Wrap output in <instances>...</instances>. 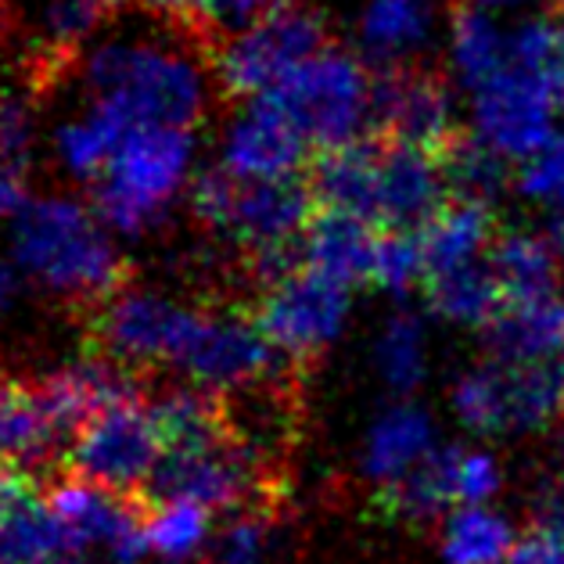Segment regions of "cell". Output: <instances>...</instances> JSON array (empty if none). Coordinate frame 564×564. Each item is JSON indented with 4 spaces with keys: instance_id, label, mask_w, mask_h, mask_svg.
Here are the masks:
<instances>
[{
    "instance_id": "6da1fadb",
    "label": "cell",
    "mask_w": 564,
    "mask_h": 564,
    "mask_svg": "<svg viewBox=\"0 0 564 564\" xmlns=\"http://www.w3.org/2000/svg\"><path fill=\"white\" fill-rule=\"evenodd\" d=\"M79 101L127 133L137 127L195 130L213 98V65L181 36L108 33L76 58Z\"/></svg>"
},
{
    "instance_id": "7a4b0ae2",
    "label": "cell",
    "mask_w": 564,
    "mask_h": 564,
    "mask_svg": "<svg viewBox=\"0 0 564 564\" xmlns=\"http://www.w3.org/2000/svg\"><path fill=\"white\" fill-rule=\"evenodd\" d=\"M8 256L25 288L65 306H101L122 281V238L98 205L65 191L25 198L8 224Z\"/></svg>"
},
{
    "instance_id": "3957f363",
    "label": "cell",
    "mask_w": 564,
    "mask_h": 564,
    "mask_svg": "<svg viewBox=\"0 0 564 564\" xmlns=\"http://www.w3.org/2000/svg\"><path fill=\"white\" fill-rule=\"evenodd\" d=\"M471 141L507 166H525L564 122V47L554 22L511 25V51L471 94Z\"/></svg>"
},
{
    "instance_id": "277c9868",
    "label": "cell",
    "mask_w": 564,
    "mask_h": 564,
    "mask_svg": "<svg viewBox=\"0 0 564 564\" xmlns=\"http://www.w3.org/2000/svg\"><path fill=\"white\" fill-rule=\"evenodd\" d=\"M162 460L151 478L159 497L191 500L209 511H234L263 486V453L219 414L216 395L202 389H173L159 399Z\"/></svg>"
},
{
    "instance_id": "5b68a950",
    "label": "cell",
    "mask_w": 564,
    "mask_h": 564,
    "mask_svg": "<svg viewBox=\"0 0 564 564\" xmlns=\"http://www.w3.org/2000/svg\"><path fill=\"white\" fill-rule=\"evenodd\" d=\"M453 191L449 162L406 141H360L324 155L316 195L324 209H341L378 230H421Z\"/></svg>"
},
{
    "instance_id": "8992f818",
    "label": "cell",
    "mask_w": 564,
    "mask_h": 564,
    "mask_svg": "<svg viewBox=\"0 0 564 564\" xmlns=\"http://www.w3.org/2000/svg\"><path fill=\"white\" fill-rule=\"evenodd\" d=\"M198 137L184 127H137L119 137L94 205L119 238H148L181 209L198 184Z\"/></svg>"
},
{
    "instance_id": "52a82bcc",
    "label": "cell",
    "mask_w": 564,
    "mask_h": 564,
    "mask_svg": "<svg viewBox=\"0 0 564 564\" xmlns=\"http://www.w3.org/2000/svg\"><path fill=\"white\" fill-rule=\"evenodd\" d=\"M198 224L230 249L281 270L313 224V198L299 181H234L227 173H202L191 191Z\"/></svg>"
},
{
    "instance_id": "ba28073f",
    "label": "cell",
    "mask_w": 564,
    "mask_h": 564,
    "mask_svg": "<svg viewBox=\"0 0 564 564\" xmlns=\"http://www.w3.org/2000/svg\"><path fill=\"white\" fill-rule=\"evenodd\" d=\"M378 84L364 58L349 51L324 47L321 54L295 68L281 90L270 98L278 101L310 148L324 155L360 144L370 127H378Z\"/></svg>"
},
{
    "instance_id": "9c48e42d",
    "label": "cell",
    "mask_w": 564,
    "mask_h": 564,
    "mask_svg": "<svg viewBox=\"0 0 564 564\" xmlns=\"http://www.w3.org/2000/svg\"><path fill=\"white\" fill-rule=\"evenodd\" d=\"M453 414L478 435H535L564 417V360L486 356L453 384Z\"/></svg>"
},
{
    "instance_id": "30bf717a",
    "label": "cell",
    "mask_w": 564,
    "mask_h": 564,
    "mask_svg": "<svg viewBox=\"0 0 564 564\" xmlns=\"http://www.w3.org/2000/svg\"><path fill=\"white\" fill-rule=\"evenodd\" d=\"M278 360L281 356L270 346L256 316L195 306L176 338L166 370H173L191 389L219 399L259 392L273 378Z\"/></svg>"
},
{
    "instance_id": "8fae6325",
    "label": "cell",
    "mask_w": 564,
    "mask_h": 564,
    "mask_svg": "<svg viewBox=\"0 0 564 564\" xmlns=\"http://www.w3.org/2000/svg\"><path fill=\"white\" fill-rule=\"evenodd\" d=\"M324 51V25L306 8L284 4L241 30L224 33L213 54L216 84L241 101L270 98L288 84L295 68Z\"/></svg>"
},
{
    "instance_id": "7c38bea8",
    "label": "cell",
    "mask_w": 564,
    "mask_h": 564,
    "mask_svg": "<svg viewBox=\"0 0 564 564\" xmlns=\"http://www.w3.org/2000/svg\"><path fill=\"white\" fill-rule=\"evenodd\" d=\"M352 288L306 263L273 270L256 321L281 360H313L346 335Z\"/></svg>"
},
{
    "instance_id": "4fadbf2b",
    "label": "cell",
    "mask_w": 564,
    "mask_h": 564,
    "mask_svg": "<svg viewBox=\"0 0 564 564\" xmlns=\"http://www.w3.org/2000/svg\"><path fill=\"white\" fill-rule=\"evenodd\" d=\"M162 446H166V438H162L159 406L130 389L79 424L68 453H73L79 478L98 481V486L116 492H130L151 486L162 460Z\"/></svg>"
},
{
    "instance_id": "5bb4252c",
    "label": "cell",
    "mask_w": 564,
    "mask_h": 564,
    "mask_svg": "<svg viewBox=\"0 0 564 564\" xmlns=\"http://www.w3.org/2000/svg\"><path fill=\"white\" fill-rule=\"evenodd\" d=\"M191 310L195 302L170 288L119 284L98 306L94 335H98L101 352L127 370H166Z\"/></svg>"
},
{
    "instance_id": "9a60e30c",
    "label": "cell",
    "mask_w": 564,
    "mask_h": 564,
    "mask_svg": "<svg viewBox=\"0 0 564 564\" xmlns=\"http://www.w3.org/2000/svg\"><path fill=\"white\" fill-rule=\"evenodd\" d=\"M310 155V141L292 116L273 101H245L216 137V170L234 181H295Z\"/></svg>"
},
{
    "instance_id": "2e32d148",
    "label": "cell",
    "mask_w": 564,
    "mask_h": 564,
    "mask_svg": "<svg viewBox=\"0 0 564 564\" xmlns=\"http://www.w3.org/2000/svg\"><path fill=\"white\" fill-rule=\"evenodd\" d=\"M79 424L47 378H0V467L36 475L73 446Z\"/></svg>"
},
{
    "instance_id": "e0dca14e",
    "label": "cell",
    "mask_w": 564,
    "mask_h": 564,
    "mask_svg": "<svg viewBox=\"0 0 564 564\" xmlns=\"http://www.w3.org/2000/svg\"><path fill=\"white\" fill-rule=\"evenodd\" d=\"M51 503L73 546H84L108 564H137L148 557L144 518L133 514L122 492L76 475L51 489Z\"/></svg>"
},
{
    "instance_id": "ac0fdd59",
    "label": "cell",
    "mask_w": 564,
    "mask_h": 564,
    "mask_svg": "<svg viewBox=\"0 0 564 564\" xmlns=\"http://www.w3.org/2000/svg\"><path fill=\"white\" fill-rule=\"evenodd\" d=\"M453 122H457V105L449 87L435 76L399 68L378 84V127H384L392 141L438 151L453 133Z\"/></svg>"
},
{
    "instance_id": "d6986e66",
    "label": "cell",
    "mask_w": 564,
    "mask_h": 564,
    "mask_svg": "<svg viewBox=\"0 0 564 564\" xmlns=\"http://www.w3.org/2000/svg\"><path fill=\"white\" fill-rule=\"evenodd\" d=\"M492 230L489 202L460 198L446 202L429 224L421 227V249H424V281L446 278V273H464L475 267L492 263Z\"/></svg>"
},
{
    "instance_id": "ffe728a7",
    "label": "cell",
    "mask_w": 564,
    "mask_h": 564,
    "mask_svg": "<svg viewBox=\"0 0 564 564\" xmlns=\"http://www.w3.org/2000/svg\"><path fill=\"white\" fill-rule=\"evenodd\" d=\"M65 546L73 543L51 492H36L22 478L0 481V564H44Z\"/></svg>"
},
{
    "instance_id": "44dd1931",
    "label": "cell",
    "mask_w": 564,
    "mask_h": 564,
    "mask_svg": "<svg viewBox=\"0 0 564 564\" xmlns=\"http://www.w3.org/2000/svg\"><path fill=\"white\" fill-rule=\"evenodd\" d=\"M435 453V424L417 403L384 406L364 438V475L381 489L395 486Z\"/></svg>"
},
{
    "instance_id": "7402d4cb",
    "label": "cell",
    "mask_w": 564,
    "mask_h": 564,
    "mask_svg": "<svg viewBox=\"0 0 564 564\" xmlns=\"http://www.w3.org/2000/svg\"><path fill=\"white\" fill-rule=\"evenodd\" d=\"M438 30L435 0H364L356 40L367 62L403 68L432 44Z\"/></svg>"
},
{
    "instance_id": "603a6c76",
    "label": "cell",
    "mask_w": 564,
    "mask_h": 564,
    "mask_svg": "<svg viewBox=\"0 0 564 564\" xmlns=\"http://www.w3.org/2000/svg\"><path fill=\"white\" fill-rule=\"evenodd\" d=\"M378 227H370L367 219L341 213V209H324L321 216H313V224L306 227L299 252L313 270L327 273L341 284H370V263H375V245H378Z\"/></svg>"
},
{
    "instance_id": "cb8c5ba5",
    "label": "cell",
    "mask_w": 564,
    "mask_h": 564,
    "mask_svg": "<svg viewBox=\"0 0 564 564\" xmlns=\"http://www.w3.org/2000/svg\"><path fill=\"white\" fill-rule=\"evenodd\" d=\"M486 332L503 360H564V295L507 299Z\"/></svg>"
},
{
    "instance_id": "d4e9b609",
    "label": "cell",
    "mask_w": 564,
    "mask_h": 564,
    "mask_svg": "<svg viewBox=\"0 0 564 564\" xmlns=\"http://www.w3.org/2000/svg\"><path fill=\"white\" fill-rule=\"evenodd\" d=\"M119 137L122 130L112 119L79 101L73 112L54 119V127L47 130V151H51L54 170H58L65 181L94 184L105 173L108 159H112Z\"/></svg>"
},
{
    "instance_id": "484cf974",
    "label": "cell",
    "mask_w": 564,
    "mask_h": 564,
    "mask_svg": "<svg viewBox=\"0 0 564 564\" xmlns=\"http://www.w3.org/2000/svg\"><path fill=\"white\" fill-rule=\"evenodd\" d=\"M492 270H497L503 302L507 299H535L561 292L564 259L554 241V234L535 230H511L500 234L492 245Z\"/></svg>"
},
{
    "instance_id": "4316f807",
    "label": "cell",
    "mask_w": 564,
    "mask_h": 564,
    "mask_svg": "<svg viewBox=\"0 0 564 564\" xmlns=\"http://www.w3.org/2000/svg\"><path fill=\"white\" fill-rule=\"evenodd\" d=\"M511 51V25H503L492 8H464L446 33L449 76L464 94H471L497 73Z\"/></svg>"
},
{
    "instance_id": "83f0119b",
    "label": "cell",
    "mask_w": 564,
    "mask_h": 564,
    "mask_svg": "<svg viewBox=\"0 0 564 564\" xmlns=\"http://www.w3.org/2000/svg\"><path fill=\"white\" fill-rule=\"evenodd\" d=\"M101 19L94 8L79 0H33L25 15V40L36 51V62L44 68H62L84 54L98 40Z\"/></svg>"
},
{
    "instance_id": "f1b7e54d",
    "label": "cell",
    "mask_w": 564,
    "mask_h": 564,
    "mask_svg": "<svg viewBox=\"0 0 564 564\" xmlns=\"http://www.w3.org/2000/svg\"><path fill=\"white\" fill-rule=\"evenodd\" d=\"M213 514L216 511L202 503L159 497V503L144 518L148 557H155L159 564H195L216 543Z\"/></svg>"
},
{
    "instance_id": "f546056e",
    "label": "cell",
    "mask_w": 564,
    "mask_h": 564,
    "mask_svg": "<svg viewBox=\"0 0 564 564\" xmlns=\"http://www.w3.org/2000/svg\"><path fill=\"white\" fill-rule=\"evenodd\" d=\"M432 346L429 327L414 313H392L375 338V370L384 389L410 395L429 378Z\"/></svg>"
},
{
    "instance_id": "4dcf8cb0",
    "label": "cell",
    "mask_w": 564,
    "mask_h": 564,
    "mask_svg": "<svg viewBox=\"0 0 564 564\" xmlns=\"http://www.w3.org/2000/svg\"><path fill=\"white\" fill-rule=\"evenodd\" d=\"M518 535L503 514L489 511L486 503L457 507L443 532V557L449 564H500L511 561Z\"/></svg>"
},
{
    "instance_id": "1f68e13d",
    "label": "cell",
    "mask_w": 564,
    "mask_h": 564,
    "mask_svg": "<svg viewBox=\"0 0 564 564\" xmlns=\"http://www.w3.org/2000/svg\"><path fill=\"white\" fill-rule=\"evenodd\" d=\"M438 464H443L449 503H457V507L489 503L503 486L500 464L486 449H464V446L438 449Z\"/></svg>"
},
{
    "instance_id": "d6a6232c",
    "label": "cell",
    "mask_w": 564,
    "mask_h": 564,
    "mask_svg": "<svg viewBox=\"0 0 564 564\" xmlns=\"http://www.w3.org/2000/svg\"><path fill=\"white\" fill-rule=\"evenodd\" d=\"M370 284L389 295H406L410 288L424 284V249L414 230H381L370 263Z\"/></svg>"
},
{
    "instance_id": "836d02e7",
    "label": "cell",
    "mask_w": 564,
    "mask_h": 564,
    "mask_svg": "<svg viewBox=\"0 0 564 564\" xmlns=\"http://www.w3.org/2000/svg\"><path fill=\"white\" fill-rule=\"evenodd\" d=\"M518 187L532 205L554 219V227H564V130L550 141L540 155H532L521 166Z\"/></svg>"
},
{
    "instance_id": "e575fe53",
    "label": "cell",
    "mask_w": 564,
    "mask_h": 564,
    "mask_svg": "<svg viewBox=\"0 0 564 564\" xmlns=\"http://www.w3.org/2000/svg\"><path fill=\"white\" fill-rule=\"evenodd\" d=\"M40 148V112L30 94L0 90V162L25 170Z\"/></svg>"
},
{
    "instance_id": "d590c367",
    "label": "cell",
    "mask_w": 564,
    "mask_h": 564,
    "mask_svg": "<svg viewBox=\"0 0 564 564\" xmlns=\"http://www.w3.org/2000/svg\"><path fill=\"white\" fill-rule=\"evenodd\" d=\"M209 564H273V529L263 514H238L216 532Z\"/></svg>"
},
{
    "instance_id": "8d00e7d4",
    "label": "cell",
    "mask_w": 564,
    "mask_h": 564,
    "mask_svg": "<svg viewBox=\"0 0 564 564\" xmlns=\"http://www.w3.org/2000/svg\"><path fill=\"white\" fill-rule=\"evenodd\" d=\"M284 4H288V0H184L181 15L205 25V30L234 33V30H241V25L263 19V15H270V11H278Z\"/></svg>"
},
{
    "instance_id": "74e56055",
    "label": "cell",
    "mask_w": 564,
    "mask_h": 564,
    "mask_svg": "<svg viewBox=\"0 0 564 564\" xmlns=\"http://www.w3.org/2000/svg\"><path fill=\"white\" fill-rule=\"evenodd\" d=\"M511 564H564V529L540 521L525 535H518Z\"/></svg>"
},
{
    "instance_id": "f35d334b",
    "label": "cell",
    "mask_w": 564,
    "mask_h": 564,
    "mask_svg": "<svg viewBox=\"0 0 564 564\" xmlns=\"http://www.w3.org/2000/svg\"><path fill=\"white\" fill-rule=\"evenodd\" d=\"M25 198H30L25 195V170L0 162V224H11L25 205Z\"/></svg>"
},
{
    "instance_id": "ab89813d",
    "label": "cell",
    "mask_w": 564,
    "mask_h": 564,
    "mask_svg": "<svg viewBox=\"0 0 564 564\" xmlns=\"http://www.w3.org/2000/svg\"><path fill=\"white\" fill-rule=\"evenodd\" d=\"M540 521L564 529V464H557L540 486Z\"/></svg>"
},
{
    "instance_id": "60d3db41",
    "label": "cell",
    "mask_w": 564,
    "mask_h": 564,
    "mask_svg": "<svg viewBox=\"0 0 564 564\" xmlns=\"http://www.w3.org/2000/svg\"><path fill=\"white\" fill-rule=\"evenodd\" d=\"M22 273L15 267V259L8 256V249H0V321L19 306V295H22Z\"/></svg>"
},
{
    "instance_id": "b9f144b4",
    "label": "cell",
    "mask_w": 564,
    "mask_h": 564,
    "mask_svg": "<svg viewBox=\"0 0 564 564\" xmlns=\"http://www.w3.org/2000/svg\"><path fill=\"white\" fill-rule=\"evenodd\" d=\"M44 564H108V561L98 557V554H90V550H84V546H65L62 554H54Z\"/></svg>"
},
{
    "instance_id": "7bdbcfd3",
    "label": "cell",
    "mask_w": 564,
    "mask_h": 564,
    "mask_svg": "<svg viewBox=\"0 0 564 564\" xmlns=\"http://www.w3.org/2000/svg\"><path fill=\"white\" fill-rule=\"evenodd\" d=\"M79 4L94 8V11H98V15H108V11H119L122 4H130V0H79Z\"/></svg>"
},
{
    "instance_id": "ee69618b",
    "label": "cell",
    "mask_w": 564,
    "mask_h": 564,
    "mask_svg": "<svg viewBox=\"0 0 564 564\" xmlns=\"http://www.w3.org/2000/svg\"><path fill=\"white\" fill-rule=\"evenodd\" d=\"M148 4H155L159 11H166V15H181L184 11V0H148Z\"/></svg>"
},
{
    "instance_id": "f6af8a7d",
    "label": "cell",
    "mask_w": 564,
    "mask_h": 564,
    "mask_svg": "<svg viewBox=\"0 0 564 564\" xmlns=\"http://www.w3.org/2000/svg\"><path fill=\"white\" fill-rule=\"evenodd\" d=\"M467 4H478V8H492V11H500V8H514V4H521V0H467Z\"/></svg>"
},
{
    "instance_id": "bcb514c9",
    "label": "cell",
    "mask_w": 564,
    "mask_h": 564,
    "mask_svg": "<svg viewBox=\"0 0 564 564\" xmlns=\"http://www.w3.org/2000/svg\"><path fill=\"white\" fill-rule=\"evenodd\" d=\"M557 33H561V47H564V19L557 22Z\"/></svg>"
},
{
    "instance_id": "7dc6e473",
    "label": "cell",
    "mask_w": 564,
    "mask_h": 564,
    "mask_svg": "<svg viewBox=\"0 0 564 564\" xmlns=\"http://www.w3.org/2000/svg\"><path fill=\"white\" fill-rule=\"evenodd\" d=\"M0 4H4V0H0Z\"/></svg>"
}]
</instances>
